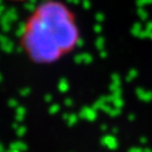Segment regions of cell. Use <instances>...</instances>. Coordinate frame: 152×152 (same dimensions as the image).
I'll list each match as a JSON object with an SVG mask.
<instances>
[{
	"label": "cell",
	"mask_w": 152,
	"mask_h": 152,
	"mask_svg": "<svg viewBox=\"0 0 152 152\" xmlns=\"http://www.w3.org/2000/svg\"><path fill=\"white\" fill-rule=\"evenodd\" d=\"M76 14L59 0H44L28 15L19 34L24 54L36 64H52L80 42Z\"/></svg>",
	"instance_id": "cell-1"
},
{
	"label": "cell",
	"mask_w": 152,
	"mask_h": 152,
	"mask_svg": "<svg viewBox=\"0 0 152 152\" xmlns=\"http://www.w3.org/2000/svg\"><path fill=\"white\" fill-rule=\"evenodd\" d=\"M10 1H28V0H10Z\"/></svg>",
	"instance_id": "cell-2"
}]
</instances>
